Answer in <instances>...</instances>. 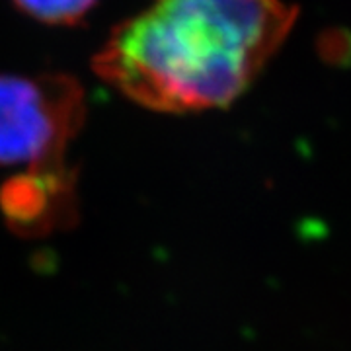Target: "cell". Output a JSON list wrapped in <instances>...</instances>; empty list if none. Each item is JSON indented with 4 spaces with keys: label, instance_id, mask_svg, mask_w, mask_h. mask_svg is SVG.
<instances>
[{
    "label": "cell",
    "instance_id": "cell-1",
    "mask_svg": "<svg viewBox=\"0 0 351 351\" xmlns=\"http://www.w3.org/2000/svg\"><path fill=\"white\" fill-rule=\"evenodd\" d=\"M297 16L285 0H151L113 29L92 69L154 112L223 108L260 75Z\"/></svg>",
    "mask_w": 351,
    "mask_h": 351
},
{
    "label": "cell",
    "instance_id": "cell-2",
    "mask_svg": "<svg viewBox=\"0 0 351 351\" xmlns=\"http://www.w3.org/2000/svg\"><path fill=\"white\" fill-rule=\"evenodd\" d=\"M86 110V92L75 76L0 75V166L66 164Z\"/></svg>",
    "mask_w": 351,
    "mask_h": 351
},
{
    "label": "cell",
    "instance_id": "cell-3",
    "mask_svg": "<svg viewBox=\"0 0 351 351\" xmlns=\"http://www.w3.org/2000/svg\"><path fill=\"white\" fill-rule=\"evenodd\" d=\"M0 215L22 239H41L71 228L78 219L76 172L63 164L10 176L0 188Z\"/></svg>",
    "mask_w": 351,
    "mask_h": 351
},
{
    "label": "cell",
    "instance_id": "cell-4",
    "mask_svg": "<svg viewBox=\"0 0 351 351\" xmlns=\"http://www.w3.org/2000/svg\"><path fill=\"white\" fill-rule=\"evenodd\" d=\"M20 12L43 24L73 25L86 16L98 0H12Z\"/></svg>",
    "mask_w": 351,
    "mask_h": 351
}]
</instances>
